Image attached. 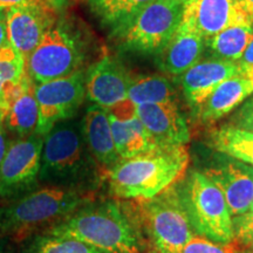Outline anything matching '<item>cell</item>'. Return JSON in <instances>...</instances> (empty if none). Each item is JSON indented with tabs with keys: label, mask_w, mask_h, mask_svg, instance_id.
Instances as JSON below:
<instances>
[{
	"label": "cell",
	"mask_w": 253,
	"mask_h": 253,
	"mask_svg": "<svg viewBox=\"0 0 253 253\" xmlns=\"http://www.w3.org/2000/svg\"><path fill=\"white\" fill-rule=\"evenodd\" d=\"M43 231L78 239L104 253H142L148 245L135 203L119 198L90 199Z\"/></svg>",
	"instance_id": "6da1fadb"
},
{
	"label": "cell",
	"mask_w": 253,
	"mask_h": 253,
	"mask_svg": "<svg viewBox=\"0 0 253 253\" xmlns=\"http://www.w3.org/2000/svg\"><path fill=\"white\" fill-rule=\"evenodd\" d=\"M103 177L84 140L81 123L66 120L43 136L40 184L93 194Z\"/></svg>",
	"instance_id": "7a4b0ae2"
},
{
	"label": "cell",
	"mask_w": 253,
	"mask_h": 253,
	"mask_svg": "<svg viewBox=\"0 0 253 253\" xmlns=\"http://www.w3.org/2000/svg\"><path fill=\"white\" fill-rule=\"evenodd\" d=\"M188 166L185 145L158 147L138 156L121 158L104 172V178L116 198L147 201L184 178Z\"/></svg>",
	"instance_id": "3957f363"
},
{
	"label": "cell",
	"mask_w": 253,
	"mask_h": 253,
	"mask_svg": "<svg viewBox=\"0 0 253 253\" xmlns=\"http://www.w3.org/2000/svg\"><path fill=\"white\" fill-rule=\"evenodd\" d=\"M91 199V194L43 185L0 205V237L21 243L48 229Z\"/></svg>",
	"instance_id": "277c9868"
},
{
	"label": "cell",
	"mask_w": 253,
	"mask_h": 253,
	"mask_svg": "<svg viewBox=\"0 0 253 253\" xmlns=\"http://www.w3.org/2000/svg\"><path fill=\"white\" fill-rule=\"evenodd\" d=\"M183 207L195 235L217 243L235 242V229L220 189L202 171H191L178 183Z\"/></svg>",
	"instance_id": "5b68a950"
},
{
	"label": "cell",
	"mask_w": 253,
	"mask_h": 253,
	"mask_svg": "<svg viewBox=\"0 0 253 253\" xmlns=\"http://www.w3.org/2000/svg\"><path fill=\"white\" fill-rule=\"evenodd\" d=\"M177 183L153 198L135 201L144 238L155 253H181L195 236Z\"/></svg>",
	"instance_id": "8992f818"
},
{
	"label": "cell",
	"mask_w": 253,
	"mask_h": 253,
	"mask_svg": "<svg viewBox=\"0 0 253 253\" xmlns=\"http://www.w3.org/2000/svg\"><path fill=\"white\" fill-rule=\"evenodd\" d=\"M184 7L182 0H154L114 38L122 49L156 56L178 28Z\"/></svg>",
	"instance_id": "52a82bcc"
},
{
	"label": "cell",
	"mask_w": 253,
	"mask_h": 253,
	"mask_svg": "<svg viewBox=\"0 0 253 253\" xmlns=\"http://www.w3.org/2000/svg\"><path fill=\"white\" fill-rule=\"evenodd\" d=\"M84 46L65 24L53 25L25 61V71L36 84L55 80L82 69Z\"/></svg>",
	"instance_id": "ba28073f"
},
{
	"label": "cell",
	"mask_w": 253,
	"mask_h": 253,
	"mask_svg": "<svg viewBox=\"0 0 253 253\" xmlns=\"http://www.w3.org/2000/svg\"><path fill=\"white\" fill-rule=\"evenodd\" d=\"M42 147L43 136L38 132L11 142L0 163V199L14 201L39 188Z\"/></svg>",
	"instance_id": "9c48e42d"
},
{
	"label": "cell",
	"mask_w": 253,
	"mask_h": 253,
	"mask_svg": "<svg viewBox=\"0 0 253 253\" xmlns=\"http://www.w3.org/2000/svg\"><path fill=\"white\" fill-rule=\"evenodd\" d=\"M86 96V72L79 69L71 75L36 84L39 107L37 132L45 136L56 123L71 120Z\"/></svg>",
	"instance_id": "30bf717a"
},
{
	"label": "cell",
	"mask_w": 253,
	"mask_h": 253,
	"mask_svg": "<svg viewBox=\"0 0 253 253\" xmlns=\"http://www.w3.org/2000/svg\"><path fill=\"white\" fill-rule=\"evenodd\" d=\"M219 154L202 172L223 192L232 218L238 217L253 202V166Z\"/></svg>",
	"instance_id": "8fae6325"
},
{
	"label": "cell",
	"mask_w": 253,
	"mask_h": 253,
	"mask_svg": "<svg viewBox=\"0 0 253 253\" xmlns=\"http://www.w3.org/2000/svg\"><path fill=\"white\" fill-rule=\"evenodd\" d=\"M54 24L55 9L53 8L23 6L5 11L7 41L25 61Z\"/></svg>",
	"instance_id": "7c38bea8"
},
{
	"label": "cell",
	"mask_w": 253,
	"mask_h": 253,
	"mask_svg": "<svg viewBox=\"0 0 253 253\" xmlns=\"http://www.w3.org/2000/svg\"><path fill=\"white\" fill-rule=\"evenodd\" d=\"M245 67L239 61L208 59L198 61L183 73L179 78L183 96L195 114H198L203 104L216 88L227 79L233 77Z\"/></svg>",
	"instance_id": "4fadbf2b"
},
{
	"label": "cell",
	"mask_w": 253,
	"mask_h": 253,
	"mask_svg": "<svg viewBox=\"0 0 253 253\" xmlns=\"http://www.w3.org/2000/svg\"><path fill=\"white\" fill-rule=\"evenodd\" d=\"M131 79L121 62L104 56L86 72V96L93 104L108 109L128 99Z\"/></svg>",
	"instance_id": "5bb4252c"
},
{
	"label": "cell",
	"mask_w": 253,
	"mask_h": 253,
	"mask_svg": "<svg viewBox=\"0 0 253 253\" xmlns=\"http://www.w3.org/2000/svg\"><path fill=\"white\" fill-rule=\"evenodd\" d=\"M204 50V37L195 27L191 18L183 13L175 34L156 55V63L158 68L167 74L181 77L201 60Z\"/></svg>",
	"instance_id": "9a60e30c"
},
{
	"label": "cell",
	"mask_w": 253,
	"mask_h": 253,
	"mask_svg": "<svg viewBox=\"0 0 253 253\" xmlns=\"http://www.w3.org/2000/svg\"><path fill=\"white\" fill-rule=\"evenodd\" d=\"M137 118L160 147H179L190 141V129L177 102L137 106Z\"/></svg>",
	"instance_id": "2e32d148"
},
{
	"label": "cell",
	"mask_w": 253,
	"mask_h": 253,
	"mask_svg": "<svg viewBox=\"0 0 253 253\" xmlns=\"http://www.w3.org/2000/svg\"><path fill=\"white\" fill-rule=\"evenodd\" d=\"M184 13L191 18L204 39L232 25L252 23L239 0H190L185 4Z\"/></svg>",
	"instance_id": "e0dca14e"
},
{
	"label": "cell",
	"mask_w": 253,
	"mask_h": 253,
	"mask_svg": "<svg viewBox=\"0 0 253 253\" xmlns=\"http://www.w3.org/2000/svg\"><path fill=\"white\" fill-rule=\"evenodd\" d=\"M252 95L253 66L245 65L239 73L216 88L197 115L204 123H213L239 108Z\"/></svg>",
	"instance_id": "ac0fdd59"
},
{
	"label": "cell",
	"mask_w": 253,
	"mask_h": 253,
	"mask_svg": "<svg viewBox=\"0 0 253 253\" xmlns=\"http://www.w3.org/2000/svg\"><path fill=\"white\" fill-rule=\"evenodd\" d=\"M81 126L88 148L104 176V172L112 169L121 160L114 143L107 109L97 104H91L86 110Z\"/></svg>",
	"instance_id": "d6986e66"
},
{
	"label": "cell",
	"mask_w": 253,
	"mask_h": 253,
	"mask_svg": "<svg viewBox=\"0 0 253 253\" xmlns=\"http://www.w3.org/2000/svg\"><path fill=\"white\" fill-rule=\"evenodd\" d=\"M109 121L120 158H131L160 147L137 116L126 121H119L109 116Z\"/></svg>",
	"instance_id": "ffe728a7"
},
{
	"label": "cell",
	"mask_w": 253,
	"mask_h": 253,
	"mask_svg": "<svg viewBox=\"0 0 253 253\" xmlns=\"http://www.w3.org/2000/svg\"><path fill=\"white\" fill-rule=\"evenodd\" d=\"M253 39V24L232 25L205 39V50L212 59L239 61Z\"/></svg>",
	"instance_id": "44dd1931"
},
{
	"label": "cell",
	"mask_w": 253,
	"mask_h": 253,
	"mask_svg": "<svg viewBox=\"0 0 253 253\" xmlns=\"http://www.w3.org/2000/svg\"><path fill=\"white\" fill-rule=\"evenodd\" d=\"M154 0H89L91 12L112 37L122 31L140 12Z\"/></svg>",
	"instance_id": "7402d4cb"
},
{
	"label": "cell",
	"mask_w": 253,
	"mask_h": 253,
	"mask_svg": "<svg viewBox=\"0 0 253 253\" xmlns=\"http://www.w3.org/2000/svg\"><path fill=\"white\" fill-rule=\"evenodd\" d=\"M38 122L39 107L36 97V84L32 81L8 108L4 126L6 130L23 138L37 132Z\"/></svg>",
	"instance_id": "603a6c76"
},
{
	"label": "cell",
	"mask_w": 253,
	"mask_h": 253,
	"mask_svg": "<svg viewBox=\"0 0 253 253\" xmlns=\"http://www.w3.org/2000/svg\"><path fill=\"white\" fill-rule=\"evenodd\" d=\"M128 99L135 104L177 102V89L166 75H145L132 78Z\"/></svg>",
	"instance_id": "cb8c5ba5"
},
{
	"label": "cell",
	"mask_w": 253,
	"mask_h": 253,
	"mask_svg": "<svg viewBox=\"0 0 253 253\" xmlns=\"http://www.w3.org/2000/svg\"><path fill=\"white\" fill-rule=\"evenodd\" d=\"M210 143L218 153L253 166V131L227 123L211 132Z\"/></svg>",
	"instance_id": "d4e9b609"
},
{
	"label": "cell",
	"mask_w": 253,
	"mask_h": 253,
	"mask_svg": "<svg viewBox=\"0 0 253 253\" xmlns=\"http://www.w3.org/2000/svg\"><path fill=\"white\" fill-rule=\"evenodd\" d=\"M20 253H104L86 243L41 231L23 240Z\"/></svg>",
	"instance_id": "484cf974"
},
{
	"label": "cell",
	"mask_w": 253,
	"mask_h": 253,
	"mask_svg": "<svg viewBox=\"0 0 253 253\" xmlns=\"http://www.w3.org/2000/svg\"><path fill=\"white\" fill-rule=\"evenodd\" d=\"M25 60L9 42L0 47V80L6 84H15L25 75Z\"/></svg>",
	"instance_id": "4316f807"
},
{
	"label": "cell",
	"mask_w": 253,
	"mask_h": 253,
	"mask_svg": "<svg viewBox=\"0 0 253 253\" xmlns=\"http://www.w3.org/2000/svg\"><path fill=\"white\" fill-rule=\"evenodd\" d=\"M239 251L240 248L236 242L217 243L197 235L186 243L181 253H239Z\"/></svg>",
	"instance_id": "83f0119b"
},
{
	"label": "cell",
	"mask_w": 253,
	"mask_h": 253,
	"mask_svg": "<svg viewBox=\"0 0 253 253\" xmlns=\"http://www.w3.org/2000/svg\"><path fill=\"white\" fill-rule=\"evenodd\" d=\"M229 125L244 130L253 131V95L245 101L230 120Z\"/></svg>",
	"instance_id": "f1b7e54d"
},
{
	"label": "cell",
	"mask_w": 253,
	"mask_h": 253,
	"mask_svg": "<svg viewBox=\"0 0 253 253\" xmlns=\"http://www.w3.org/2000/svg\"><path fill=\"white\" fill-rule=\"evenodd\" d=\"M235 229V242L243 249L249 248L253 243V219L244 220L232 218Z\"/></svg>",
	"instance_id": "f546056e"
},
{
	"label": "cell",
	"mask_w": 253,
	"mask_h": 253,
	"mask_svg": "<svg viewBox=\"0 0 253 253\" xmlns=\"http://www.w3.org/2000/svg\"><path fill=\"white\" fill-rule=\"evenodd\" d=\"M107 112H108L109 116H112L115 120L126 121V120L134 119L137 116V104H135L129 99H126L116 103L115 106L110 107L107 109Z\"/></svg>",
	"instance_id": "4dcf8cb0"
},
{
	"label": "cell",
	"mask_w": 253,
	"mask_h": 253,
	"mask_svg": "<svg viewBox=\"0 0 253 253\" xmlns=\"http://www.w3.org/2000/svg\"><path fill=\"white\" fill-rule=\"evenodd\" d=\"M23 6H38V7L53 8L55 9L48 0H0V9H6L12 7H23Z\"/></svg>",
	"instance_id": "1f68e13d"
},
{
	"label": "cell",
	"mask_w": 253,
	"mask_h": 253,
	"mask_svg": "<svg viewBox=\"0 0 253 253\" xmlns=\"http://www.w3.org/2000/svg\"><path fill=\"white\" fill-rule=\"evenodd\" d=\"M9 144H11V142L8 141L7 132H6V128L4 123H2V125H0V163L4 160L5 155L8 150Z\"/></svg>",
	"instance_id": "d6a6232c"
},
{
	"label": "cell",
	"mask_w": 253,
	"mask_h": 253,
	"mask_svg": "<svg viewBox=\"0 0 253 253\" xmlns=\"http://www.w3.org/2000/svg\"><path fill=\"white\" fill-rule=\"evenodd\" d=\"M6 42H7V36H6L5 11L0 9V47L4 46Z\"/></svg>",
	"instance_id": "836d02e7"
},
{
	"label": "cell",
	"mask_w": 253,
	"mask_h": 253,
	"mask_svg": "<svg viewBox=\"0 0 253 253\" xmlns=\"http://www.w3.org/2000/svg\"><path fill=\"white\" fill-rule=\"evenodd\" d=\"M239 62H242L243 65H248V66H253V39L250 45L246 48L244 55L242 56V59L239 60Z\"/></svg>",
	"instance_id": "e575fe53"
},
{
	"label": "cell",
	"mask_w": 253,
	"mask_h": 253,
	"mask_svg": "<svg viewBox=\"0 0 253 253\" xmlns=\"http://www.w3.org/2000/svg\"><path fill=\"white\" fill-rule=\"evenodd\" d=\"M0 253H14V248L12 245V240L1 237L0 238Z\"/></svg>",
	"instance_id": "d590c367"
},
{
	"label": "cell",
	"mask_w": 253,
	"mask_h": 253,
	"mask_svg": "<svg viewBox=\"0 0 253 253\" xmlns=\"http://www.w3.org/2000/svg\"><path fill=\"white\" fill-rule=\"evenodd\" d=\"M239 1L245 13L248 14V17L251 19L253 23V0H239Z\"/></svg>",
	"instance_id": "8d00e7d4"
},
{
	"label": "cell",
	"mask_w": 253,
	"mask_h": 253,
	"mask_svg": "<svg viewBox=\"0 0 253 253\" xmlns=\"http://www.w3.org/2000/svg\"><path fill=\"white\" fill-rule=\"evenodd\" d=\"M233 218H237V219H244V220H249V219H253V202L251 204V207L248 211H246L245 213L240 214L238 217H233Z\"/></svg>",
	"instance_id": "74e56055"
},
{
	"label": "cell",
	"mask_w": 253,
	"mask_h": 253,
	"mask_svg": "<svg viewBox=\"0 0 253 253\" xmlns=\"http://www.w3.org/2000/svg\"><path fill=\"white\" fill-rule=\"evenodd\" d=\"M48 1L52 4L53 6H54L55 8H58L59 6H62L63 2H65V0H48Z\"/></svg>",
	"instance_id": "f35d334b"
},
{
	"label": "cell",
	"mask_w": 253,
	"mask_h": 253,
	"mask_svg": "<svg viewBox=\"0 0 253 253\" xmlns=\"http://www.w3.org/2000/svg\"><path fill=\"white\" fill-rule=\"evenodd\" d=\"M6 113L7 112H6L4 108H1V107H0V125H2V123H4Z\"/></svg>",
	"instance_id": "ab89813d"
},
{
	"label": "cell",
	"mask_w": 253,
	"mask_h": 253,
	"mask_svg": "<svg viewBox=\"0 0 253 253\" xmlns=\"http://www.w3.org/2000/svg\"><path fill=\"white\" fill-rule=\"evenodd\" d=\"M239 253H253L252 249H240Z\"/></svg>",
	"instance_id": "60d3db41"
},
{
	"label": "cell",
	"mask_w": 253,
	"mask_h": 253,
	"mask_svg": "<svg viewBox=\"0 0 253 253\" xmlns=\"http://www.w3.org/2000/svg\"><path fill=\"white\" fill-rule=\"evenodd\" d=\"M246 249H252V250H253V243H252V244H251V245H250V246H249V248H246Z\"/></svg>",
	"instance_id": "b9f144b4"
},
{
	"label": "cell",
	"mask_w": 253,
	"mask_h": 253,
	"mask_svg": "<svg viewBox=\"0 0 253 253\" xmlns=\"http://www.w3.org/2000/svg\"><path fill=\"white\" fill-rule=\"evenodd\" d=\"M182 1H183V2H184V4H186V2H188V1H190V0H182Z\"/></svg>",
	"instance_id": "7bdbcfd3"
},
{
	"label": "cell",
	"mask_w": 253,
	"mask_h": 253,
	"mask_svg": "<svg viewBox=\"0 0 253 253\" xmlns=\"http://www.w3.org/2000/svg\"><path fill=\"white\" fill-rule=\"evenodd\" d=\"M0 238H1V237H0Z\"/></svg>",
	"instance_id": "ee69618b"
},
{
	"label": "cell",
	"mask_w": 253,
	"mask_h": 253,
	"mask_svg": "<svg viewBox=\"0 0 253 253\" xmlns=\"http://www.w3.org/2000/svg\"><path fill=\"white\" fill-rule=\"evenodd\" d=\"M153 253H155V252H153Z\"/></svg>",
	"instance_id": "f6af8a7d"
}]
</instances>
